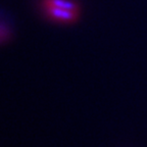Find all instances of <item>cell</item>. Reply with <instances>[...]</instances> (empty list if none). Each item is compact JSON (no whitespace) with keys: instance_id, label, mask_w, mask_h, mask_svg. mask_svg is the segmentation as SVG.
Segmentation results:
<instances>
[{"instance_id":"2","label":"cell","mask_w":147,"mask_h":147,"mask_svg":"<svg viewBox=\"0 0 147 147\" xmlns=\"http://www.w3.org/2000/svg\"><path fill=\"white\" fill-rule=\"evenodd\" d=\"M47 3L50 6L59 7V8L67 9V10H73V11H76V9L78 8L76 3L71 0H47Z\"/></svg>"},{"instance_id":"1","label":"cell","mask_w":147,"mask_h":147,"mask_svg":"<svg viewBox=\"0 0 147 147\" xmlns=\"http://www.w3.org/2000/svg\"><path fill=\"white\" fill-rule=\"evenodd\" d=\"M48 11L53 18L60 20V21L71 22V21H75L77 16L76 12L73 11V10H67V9L59 8V7H55V6H49Z\"/></svg>"}]
</instances>
